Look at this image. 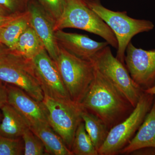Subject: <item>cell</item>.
Listing matches in <instances>:
<instances>
[{
  "instance_id": "83f0119b",
  "label": "cell",
  "mask_w": 155,
  "mask_h": 155,
  "mask_svg": "<svg viewBox=\"0 0 155 155\" xmlns=\"http://www.w3.org/2000/svg\"><path fill=\"white\" fill-rule=\"evenodd\" d=\"M11 51V50L9 48L0 42V58H2Z\"/></svg>"
},
{
  "instance_id": "2e32d148",
  "label": "cell",
  "mask_w": 155,
  "mask_h": 155,
  "mask_svg": "<svg viewBox=\"0 0 155 155\" xmlns=\"http://www.w3.org/2000/svg\"><path fill=\"white\" fill-rule=\"evenodd\" d=\"M30 128L43 143L46 155H73L61 137L49 125H38Z\"/></svg>"
},
{
  "instance_id": "d4e9b609",
  "label": "cell",
  "mask_w": 155,
  "mask_h": 155,
  "mask_svg": "<svg viewBox=\"0 0 155 155\" xmlns=\"http://www.w3.org/2000/svg\"><path fill=\"white\" fill-rule=\"evenodd\" d=\"M8 103V91L6 83L0 80V109Z\"/></svg>"
},
{
  "instance_id": "8fae6325",
  "label": "cell",
  "mask_w": 155,
  "mask_h": 155,
  "mask_svg": "<svg viewBox=\"0 0 155 155\" xmlns=\"http://www.w3.org/2000/svg\"><path fill=\"white\" fill-rule=\"evenodd\" d=\"M6 85L8 104L25 117L30 127L40 125L50 126L47 109L42 101L33 98L22 89L7 84Z\"/></svg>"
},
{
  "instance_id": "e0dca14e",
  "label": "cell",
  "mask_w": 155,
  "mask_h": 155,
  "mask_svg": "<svg viewBox=\"0 0 155 155\" xmlns=\"http://www.w3.org/2000/svg\"><path fill=\"white\" fill-rule=\"evenodd\" d=\"M45 49L44 45L31 25L20 35L11 51L31 60Z\"/></svg>"
},
{
  "instance_id": "8992f818",
  "label": "cell",
  "mask_w": 155,
  "mask_h": 155,
  "mask_svg": "<svg viewBox=\"0 0 155 155\" xmlns=\"http://www.w3.org/2000/svg\"><path fill=\"white\" fill-rule=\"evenodd\" d=\"M90 61L135 107L144 91L132 79L125 64L113 55L109 45L97 53Z\"/></svg>"
},
{
  "instance_id": "6da1fadb",
  "label": "cell",
  "mask_w": 155,
  "mask_h": 155,
  "mask_svg": "<svg viewBox=\"0 0 155 155\" xmlns=\"http://www.w3.org/2000/svg\"><path fill=\"white\" fill-rule=\"evenodd\" d=\"M94 68L93 79L80 105L84 110L101 119L110 130L126 119L135 107L125 95Z\"/></svg>"
},
{
  "instance_id": "4fadbf2b",
  "label": "cell",
  "mask_w": 155,
  "mask_h": 155,
  "mask_svg": "<svg viewBox=\"0 0 155 155\" xmlns=\"http://www.w3.org/2000/svg\"><path fill=\"white\" fill-rule=\"evenodd\" d=\"M55 37L59 45L78 58L90 61L95 55L109 44L98 42L90 38L87 35L68 33L62 30L55 31Z\"/></svg>"
},
{
  "instance_id": "603a6c76",
  "label": "cell",
  "mask_w": 155,
  "mask_h": 155,
  "mask_svg": "<svg viewBox=\"0 0 155 155\" xmlns=\"http://www.w3.org/2000/svg\"><path fill=\"white\" fill-rule=\"evenodd\" d=\"M38 1L55 22L61 18L65 8L66 0H38Z\"/></svg>"
},
{
  "instance_id": "ba28073f",
  "label": "cell",
  "mask_w": 155,
  "mask_h": 155,
  "mask_svg": "<svg viewBox=\"0 0 155 155\" xmlns=\"http://www.w3.org/2000/svg\"><path fill=\"white\" fill-rule=\"evenodd\" d=\"M42 102L47 109L50 126L71 150L77 127L83 121V108L72 100L56 99L45 95Z\"/></svg>"
},
{
  "instance_id": "5b68a950",
  "label": "cell",
  "mask_w": 155,
  "mask_h": 155,
  "mask_svg": "<svg viewBox=\"0 0 155 155\" xmlns=\"http://www.w3.org/2000/svg\"><path fill=\"white\" fill-rule=\"evenodd\" d=\"M155 96L144 92L131 114L110 130L99 155H116L129 144L152 107Z\"/></svg>"
},
{
  "instance_id": "7402d4cb",
  "label": "cell",
  "mask_w": 155,
  "mask_h": 155,
  "mask_svg": "<svg viewBox=\"0 0 155 155\" xmlns=\"http://www.w3.org/2000/svg\"><path fill=\"white\" fill-rule=\"evenodd\" d=\"M22 137L10 138L0 135V155H24Z\"/></svg>"
},
{
  "instance_id": "4316f807",
  "label": "cell",
  "mask_w": 155,
  "mask_h": 155,
  "mask_svg": "<svg viewBox=\"0 0 155 155\" xmlns=\"http://www.w3.org/2000/svg\"><path fill=\"white\" fill-rule=\"evenodd\" d=\"M130 154L133 155H155V148L146 147L134 151Z\"/></svg>"
},
{
  "instance_id": "484cf974",
  "label": "cell",
  "mask_w": 155,
  "mask_h": 155,
  "mask_svg": "<svg viewBox=\"0 0 155 155\" xmlns=\"http://www.w3.org/2000/svg\"><path fill=\"white\" fill-rule=\"evenodd\" d=\"M21 14H13L9 15H0V28L11 22Z\"/></svg>"
},
{
  "instance_id": "277c9868",
  "label": "cell",
  "mask_w": 155,
  "mask_h": 155,
  "mask_svg": "<svg viewBox=\"0 0 155 155\" xmlns=\"http://www.w3.org/2000/svg\"><path fill=\"white\" fill-rule=\"evenodd\" d=\"M55 61L65 87L73 101L80 104L94 77L91 61L83 60L59 45Z\"/></svg>"
},
{
  "instance_id": "44dd1931",
  "label": "cell",
  "mask_w": 155,
  "mask_h": 155,
  "mask_svg": "<svg viewBox=\"0 0 155 155\" xmlns=\"http://www.w3.org/2000/svg\"><path fill=\"white\" fill-rule=\"evenodd\" d=\"M24 146V155H46L43 143L38 137L27 129L22 136Z\"/></svg>"
},
{
  "instance_id": "7a4b0ae2",
  "label": "cell",
  "mask_w": 155,
  "mask_h": 155,
  "mask_svg": "<svg viewBox=\"0 0 155 155\" xmlns=\"http://www.w3.org/2000/svg\"><path fill=\"white\" fill-rule=\"evenodd\" d=\"M87 6L98 15L113 31L118 41L116 58L125 64L126 48L137 34L149 32L154 28L151 21L129 17L126 11H114L102 5L100 0H84Z\"/></svg>"
},
{
  "instance_id": "9a60e30c",
  "label": "cell",
  "mask_w": 155,
  "mask_h": 155,
  "mask_svg": "<svg viewBox=\"0 0 155 155\" xmlns=\"http://www.w3.org/2000/svg\"><path fill=\"white\" fill-rule=\"evenodd\" d=\"M1 109L3 119L0 122V135L10 138L22 137L24 132L30 127L27 120L8 103Z\"/></svg>"
},
{
  "instance_id": "d6986e66",
  "label": "cell",
  "mask_w": 155,
  "mask_h": 155,
  "mask_svg": "<svg viewBox=\"0 0 155 155\" xmlns=\"http://www.w3.org/2000/svg\"><path fill=\"white\" fill-rule=\"evenodd\" d=\"M81 116L85 130L98 152L105 141L110 130L101 119L83 109Z\"/></svg>"
},
{
  "instance_id": "ac0fdd59",
  "label": "cell",
  "mask_w": 155,
  "mask_h": 155,
  "mask_svg": "<svg viewBox=\"0 0 155 155\" xmlns=\"http://www.w3.org/2000/svg\"><path fill=\"white\" fill-rule=\"evenodd\" d=\"M30 26V17L27 11L0 28V42L11 50L20 35Z\"/></svg>"
},
{
  "instance_id": "30bf717a",
  "label": "cell",
  "mask_w": 155,
  "mask_h": 155,
  "mask_svg": "<svg viewBox=\"0 0 155 155\" xmlns=\"http://www.w3.org/2000/svg\"><path fill=\"white\" fill-rule=\"evenodd\" d=\"M31 61L45 95L56 99L71 100L55 62L45 49Z\"/></svg>"
},
{
  "instance_id": "3957f363",
  "label": "cell",
  "mask_w": 155,
  "mask_h": 155,
  "mask_svg": "<svg viewBox=\"0 0 155 155\" xmlns=\"http://www.w3.org/2000/svg\"><path fill=\"white\" fill-rule=\"evenodd\" d=\"M66 28L94 34L102 38L113 48H118V41L113 31L84 0H66L63 14L55 24V30Z\"/></svg>"
},
{
  "instance_id": "cb8c5ba5",
  "label": "cell",
  "mask_w": 155,
  "mask_h": 155,
  "mask_svg": "<svg viewBox=\"0 0 155 155\" xmlns=\"http://www.w3.org/2000/svg\"><path fill=\"white\" fill-rule=\"evenodd\" d=\"M31 0H0V5L12 14H21L27 11Z\"/></svg>"
},
{
  "instance_id": "f546056e",
  "label": "cell",
  "mask_w": 155,
  "mask_h": 155,
  "mask_svg": "<svg viewBox=\"0 0 155 155\" xmlns=\"http://www.w3.org/2000/svg\"><path fill=\"white\" fill-rule=\"evenodd\" d=\"M145 92L147 93L150 94L154 95L155 96V85L151 88L148 89L144 91Z\"/></svg>"
},
{
  "instance_id": "9c48e42d",
  "label": "cell",
  "mask_w": 155,
  "mask_h": 155,
  "mask_svg": "<svg viewBox=\"0 0 155 155\" xmlns=\"http://www.w3.org/2000/svg\"><path fill=\"white\" fill-rule=\"evenodd\" d=\"M125 53V66L136 83L144 91L154 86L155 49L143 50L130 42Z\"/></svg>"
},
{
  "instance_id": "ffe728a7",
  "label": "cell",
  "mask_w": 155,
  "mask_h": 155,
  "mask_svg": "<svg viewBox=\"0 0 155 155\" xmlns=\"http://www.w3.org/2000/svg\"><path fill=\"white\" fill-rule=\"evenodd\" d=\"M71 151L73 155H99L85 130L83 121L77 127Z\"/></svg>"
},
{
  "instance_id": "52a82bcc",
  "label": "cell",
  "mask_w": 155,
  "mask_h": 155,
  "mask_svg": "<svg viewBox=\"0 0 155 155\" xmlns=\"http://www.w3.org/2000/svg\"><path fill=\"white\" fill-rule=\"evenodd\" d=\"M0 80L22 89L37 101L44 99V94L31 60L11 51L0 58Z\"/></svg>"
},
{
  "instance_id": "7c38bea8",
  "label": "cell",
  "mask_w": 155,
  "mask_h": 155,
  "mask_svg": "<svg viewBox=\"0 0 155 155\" xmlns=\"http://www.w3.org/2000/svg\"><path fill=\"white\" fill-rule=\"evenodd\" d=\"M27 11L29 14L31 25L42 41L48 54L55 61L59 51V46L55 37V21L38 0L30 1Z\"/></svg>"
},
{
  "instance_id": "f1b7e54d",
  "label": "cell",
  "mask_w": 155,
  "mask_h": 155,
  "mask_svg": "<svg viewBox=\"0 0 155 155\" xmlns=\"http://www.w3.org/2000/svg\"><path fill=\"white\" fill-rule=\"evenodd\" d=\"M13 14H11L7 9L4 8L2 6L0 5V15H9Z\"/></svg>"
},
{
  "instance_id": "5bb4252c",
  "label": "cell",
  "mask_w": 155,
  "mask_h": 155,
  "mask_svg": "<svg viewBox=\"0 0 155 155\" xmlns=\"http://www.w3.org/2000/svg\"><path fill=\"white\" fill-rule=\"evenodd\" d=\"M146 147L155 148V97L151 108L134 137L119 154H130L136 150Z\"/></svg>"
}]
</instances>
